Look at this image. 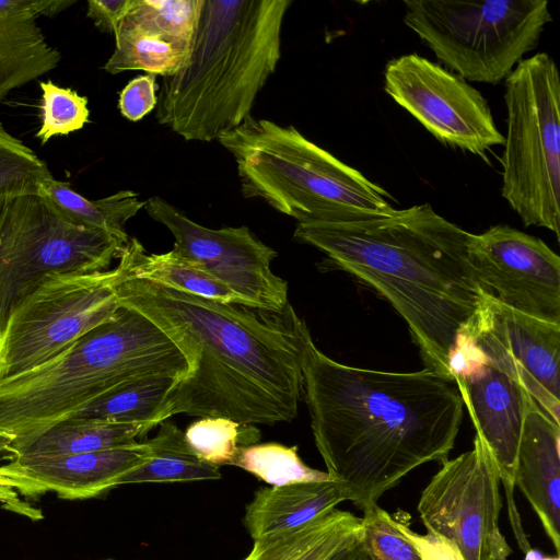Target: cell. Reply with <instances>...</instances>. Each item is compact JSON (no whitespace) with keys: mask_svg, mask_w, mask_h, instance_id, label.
Segmentation results:
<instances>
[{"mask_svg":"<svg viewBox=\"0 0 560 560\" xmlns=\"http://www.w3.org/2000/svg\"><path fill=\"white\" fill-rule=\"evenodd\" d=\"M113 290L119 305L154 323L189 363L152 428L177 413L254 425L296 417L311 332L290 303L273 313L136 278L115 279Z\"/></svg>","mask_w":560,"mask_h":560,"instance_id":"1","label":"cell"},{"mask_svg":"<svg viewBox=\"0 0 560 560\" xmlns=\"http://www.w3.org/2000/svg\"><path fill=\"white\" fill-rule=\"evenodd\" d=\"M303 395L329 477L362 512L419 466L448 459L464 405L453 380L429 369L388 372L337 362L311 336Z\"/></svg>","mask_w":560,"mask_h":560,"instance_id":"2","label":"cell"},{"mask_svg":"<svg viewBox=\"0 0 560 560\" xmlns=\"http://www.w3.org/2000/svg\"><path fill=\"white\" fill-rule=\"evenodd\" d=\"M469 234L423 203L298 223L293 237L385 299L406 322L424 368L452 380L450 355L486 292L468 258Z\"/></svg>","mask_w":560,"mask_h":560,"instance_id":"3","label":"cell"},{"mask_svg":"<svg viewBox=\"0 0 560 560\" xmlns=\"http://www.w3.org/2000/svg\"><path fill=\"white\" fill-rule=\"evenodd\" d=\"M290 0H203L184 66L164 77L155 117L188 141L210 142L252 116L281 57Z\"/></svg>","mask_w":560,"mask_h":560,"instance_id":"4","label":"cell"},{"mask_svg":"<svg viewBox=\"0 0 560 560\" xmlns=\"http://www.w3.org/2000/svg\"><path fill=\"white\" fill-rule=\"evenodd\" d=\"M188 371L183 351L154 323L120 305L56 357L0 378V456L117 387Z\"/></svg>","mask_w":560,"mask_h":560,"instance_id":"5","label":"cell"},{"mask_svg":"<svg viewBox=\"0 0 560 560\" xmlns=\"http://www.w3.org/2000/svg\"><path fill=\"white\" fill-rule=\"evenodd\" d=\"M234 158L246 198L298 223L341 222L394 210L392 196L294 126L247 117L218 140Z\"/></svg>","mask_w":560,"mask_h":560,"instance_id":"6","label":"cell"},{"mask_svg":"<svg viewBox=\"0 0 560 560\" xmlns=\"http://www.w3.org/2000/svg\"><path fill=\"white\" fill-rule=\"evenodd\" d=\"M502 197L525 226L560 233V77L546 52L505 78Z\"/></svg>","mask_w":560,"mask_h":560,"instance_id":"7","label":"cell"},{"mask_svg":"<svg viewBox=\"0 0 560 560\" xmlns=\"http://www.w3.org/2000/svg\"><path fill=\"white\" fill-rule=\"evenodd\" d=\"M404 23L447 70L498 84L537 47L552 21L546 0L404 1Z\"/></svg>","mask_w":560,"mask_h":560,"instance_id":"8","label":"cell"},{"mask_svg":"<svg viewBox=\"0 0 560 560\" xmlns=\"http://www.w3.org/2000/svg\"><path fill=\"white\" fill-rule=\"evenodd\" d=\"M126 245L72 222L39 191L0 196V330L48 275L106 271Z\"/></svg>","mask_w":560,"mask_h":560,"instance_id":"9","label":"cell"},{"mask_svg":"<svg viewBox=\"0 0 560 560\" xmlns=\"http://www.w3.org/2000/svg\"><path fill=\"white\" fill-rule=\"evenodd\" d=\"M116 277L115 268L48 275L0 330V378L40 365L112 318L120 306Z\"/></svg>","mask_w":560,"mask_h":560,"instance_id":"10","label":"cell"},{"mask_svg":"<svg viewBox=\"0 0 560 560\" xmlns=\"http://www.w3.org/2000/svg\"><path fill=\"white\" fill-rule=\"evenodd\" d=\"M500 476L483 440L441 464L422 490L418 513L427 530L452 540L465 560H506L512 548L500 530Z\"/></svg>","mask_w":560,"mask_h":560,"instance_id":"11","label":"cell"},{"mask_svg":"<svg viewBox=\"0 0 560 560\" xmlns=\"http://www.w3.org/2000/svg\"><path fill=\"white\" fill-rule=\"evenodd\" d=\"M384 90L445 145L486 159L487 151L504 143L482 94L416 52L386 63Z\"/></svg>","mask_w":560,"mask_h":560,"instance_id":"12","label":"cell"},{"mask_svg":"<svg viewBox=\"0 0 560 560\" xmlns=\"http://www.w3.org/2000/svg\"><path fill=\"white\" fill-rule=\"evenodd\" d=\"M148 214L175 238L172 252L197 265L243 298L249 307L280 313L288 302V284L271 270L277 252L248 228L202 226L161 197L145 201Z\"/></svg>","mask_w":560,"mask_h":560,"instance_id":"13","label":"cell"},{"mask_svg":"<svg viewBox=\"0 0 560 560\" xmlns=\"http://www.w3.org/2000/svg\"><path fill=\"white\" fill-rule=\"evenodd\" d=\"M450 373L476 435L487 445L504 487L514 537L525 553L532 548L514 500L515 468L529 394L495 368L477 346L458 334Z\"/></svg>","mask_w":560,"mask_h":560,"instance_id":"14","label":"cell"},{"mask_svg":"<svg viewBox=\"0 0 560 560\" xmlns=\"http://www.w3.org/2000/svg\"><path fill=\"white\" fill-rule=\"evenodd\" d=\"M459 334L560 423V324L517 312L485 292Z\"/></svg>","mask_w":560,"mask_h":560,"instance_id":"15","label":"cell"},{"mask_svg":"<svg viewBox=\"0 0 560 560\" xmlns=\"http://www.w3.org/2000/svg\"><path fill=\"white\" fill-rule=\"evenodd\" d=\"M467 253L482 289L503 305L560 324V257L506 224L469 234Z\"/></svg>","mask_w":560,"mask_h":560,"instance_id":"16","label":"cell"},{"mask_svg":"<svg viewBox=\"0 0 560 560\" xmlns=\"http://www.w3.org/2000/svg\"><path fill=\"white\" fill-rule=\"evenodd\" d=\"M203 0H137L119 23L115 50L103 69L144 70L170 77L185 63Z\"/></svg>","mask_w":560,"mask_h":560,"instance_id":"17","label":"cell"},{"mask_svg":"<svg viewBox=\"0 0 560 560\" xmlns=\"http://www.w3.org/2000/svg\"><path fill=\"white\" fill-rule=\"evenodd\" d=\"M148 441L90 453L30 460L11 459L0 465V474L26 499L55 492L67 500L98 497L117 487L127 471L150 456Z\"/></svg>","mask_w":560,"mask_h":560,"instance_id":"18","label":"cell"},{"mask_svg":"<svg viewBox=\"0 0 560 560\" xmlns=\"http://www.w3.org/2000/svg\"><path fill=\"white\" fill-rule=\"evenodd\" d=\"M560 423L528 396L515 468V486L560 552Z\"/></svg>","mask_w":560,"mask_h":560,"instance_id":"19","label":"cell"},{"mask_svg":"<svg viewBox=\"0 0 560 560\" xmlns=\"http://www.w3.org/2000/svg\"><path fill=\"white\" fill-rule=\"evenodd\" d=\"M348 501L334 479L271 486L257 490L246 505L244 525L252 539L303 526Z\"/></svg>","mask_w":560,"mask_h":560,"instance_id":"20","label":"cell"},{"mask_svg":"<svg viewBox=\"0 0 560 560\" xmlns=\"http://www.w3.org/2000/svg\"><path fill=\"white\" fill-rule=\"evenodd\" d=\"M33 0H0V102L56 69L61 54L37 24Z\"/></svg>","mask_w":560,"mask_h":560,"instance_id":"21","label":"cell"},{"mask_svg":"<svg viewBox=\"0 0 560 560\" xmlns=\"http://www.w3.org/2000/svg\"><path fill=\"white\" fill-rule=\"evenodd\" d=\"M362 528V517L334 509L303 526L255 539L243 560H327Z\"/></svg>","mask_w":560,"mask_h":560,"instance_id":"22","label":"cell"},{"mask_svg":"<svg viewBox=\"0 0 560 560\" xmlns=\"http://www.w3.org/2000/svg\"><path fill=\"white\" fill-rule=\"evenodd\" d=\"M118 259L117 280L144 279L203 299L248 306L224 283L172 250L148 254L137 238H130Z\"/></svg>","mask_w":560,"mask_h":560,"instance_id":"23","label":"cell"},{"mask_svg":"<svg viewBox=\"0 0 560 560\" xmlns=\"http://www.w3.org/2000/svg\"><path fill=\"white\" fill-rule=\"evenodd\" d=\"M149 432L145 423H112L70 418L18 447L8 458L30 460L129 446Z\"/></svg>","mask_w":560,"mask_h":560,"instance_id":"24","label":"cell"},{"mask_svg":"<svg viewBox=\"0 0 560 560\" xmlns=\"http://www.w3.org/2000/svg\"><path fill=\"white\" fill-rule=\"evenodd\" d=\"M149 458L117 480V487L129 483L187 482L218 480L219 467L201 460L188 446L184 432L173 422L163 421L158 434L148 440Z\"/></svg>","mask_w":560,"mask_h":560,"instance_id":"25","label":"cell"},{"mask_svg":"<svg viewBox=\"0 0 560 560\" xmlns=\"http://www.w3.org/2000/svg\"><path fill=\"white\" fill-rule=\"evenodd\" d=\"M68 219L85 228L100 230L128 243L125 231L126 222L135 217L145 201L132 190H119L102 199L91 200L70 187L66 182L52 176L45 179L38 187Z\"/></svg>","mask_w":560,"mask_h":560,"instance_id":"26","label":"cell"},{"mask_svg":"<svg viewBox=\"0 0 560 560\" xmlns=\"http://www.w3.org/2000/svg\"><path fill=\"white\" fill-rule=\"evenodd\" d=\"M182 377L184 376H156L126 384L91 401L70 418L112 423H145L150 431L153 429L152 420L167 394Z\"/></svg>","mask_w":560,"mask_h":560,"instance_id":"27","label":"cell"},{"mask_svg":"<svg viewBox=\"0 0 560 560\" xmlns=\"http://www.w3.org/2000/svg\"><path fill=\"white\" fill-rule=\"evenodd\" d=\"M232 466L240 467L271 486L330 479L326 471L308 467L298 454V446L276 442L240 447Z\"/></svg>","mask_w":560,"mask_h":560,"instance_id":"28","label":"cell"},{"mask_svg":"<svg viewBox=\"0 0 560 560\" xmlns=\"http://www.w3.org/2000/svg\"><path fill=\"white\" fill-rule=\"evenodd\" d=\"M191 451L203 462L220 467L232 465L240 447L258 443L259 430L222 417H205L184 432Z\"/></svg>","mask_w":560,"mask_h":560,"instance_id":"29","label":"cell"},{"mask_svg":"<svg viewBox=\"0 0 560 560\" xmlns=\"http://www.w3.org/2000/svg\"><path fill=\"white\" fill-rule=\"evenodd\" d=\"M51 176L47 164L0 121V196L38 191Z\"/></svg>","mask_w":560,"mask_h":560,"instance_id":"30","label":"cell"},{"mask_svg":"<svg viewBox=\"0 0 560 560\" xmlns=\"http://www.w3.org/2000/svg\"><path fill=\"white\" fill-rule=\"evenodd\" d=\"M40 127L35 137L44 145L55 136H67L89 122V100L69 88L40 81Z\"/></svg>","mask_w":560,"mask_h":560,"instance_id":"31","label":"cell"},{"mask_svg":"<svg viewBox=\"0 0 560 560\" xmlns=\"http://www.w3.org/2000/svg\"><path fill=\"white\" fill-rule=\"evenodd\" d=\"M362 538L373 560H421L416 548L392 523V514L378 504L363 512Z\"/></svg>","mask_w":560,"mask_h":560,"instance_id":"32","label":"cell"},{"mask_svg":"<svg viewBox=\"0 0 560 560\" xmlns=\"http://www.w3.org/2000/svg\"><path fill=\"white\" fill-rule=\"evenodd\" d=\"M156 75L148 73L132 79L119 93L118 108L130 121H138L156 107Z\"/></svg>","mask_w":560,"mask_h":560,"instance_id":"33","label":"cell"},{"mask_svg":"<svg viewBox=\"0 0 560 560\" xmlns=\"http://www.w3.org/2000/svg\"><path fill=\"white\" fill-rule=\"evenodd\" d=\"M393 526L416 548L421 560H465L458 547L450 539L427 530L421 535L413 532L402 517L392 515Z\"/></svg>","mask_w":560,"mask_h":560,"instance_id":"34","label":"cell"},{"mask_svg":"<svg viewBox=\"0 0 560 560\" xmlns=\"http://www.w3.org/2000/svg\"><path fill=\"white\" fill-rule=\"evenodd\" d=\"M136 1L137 0H89L86 15L98 30L115 34L119 23L133 8Z\"/></svg>","mask_w":560,"mask_h":560,"instance_id":"35","label":"cell"},{"mask_svg":"<svg viewBox=\"0 0 560 560\" xmlns=\"http://www.w3.org/2000/svg\"><path fill=\"white\" fill-rule=\"evenodd\" d=\"M0 505L15 514L25 516L32 521L43 518V513L39 509L34 508L26 500L21 499V495L15 491L11 485L0 474Z\"/></svg>","mask_w":560,"mask_h":560,"instance_id":"36","label":"cell"},{"mask_svg":"<svg viewBox=\"0 0 560 560\" xmlns=\"http://www.w3.org/2000/svg\"><path fill=\"white\" fill-rule=\"evenodd\" d=\"M363 529V528H362ZM327 560H373L370 552L368 551L363 538L362 532L351 542L339 549L337 552L331 555Z\"/></svg>","mask_w":560,"mask_h":560,"instance_id":"37","label":"cell"},{"mask_svg":"<svg viewBox=\"0 0 560 560\" xmlns=\"http://www.w3.org/2000/svg\"><path fill=\"white\" fill-rule=\"evenodd\" d=\"M34 9L39 15L52 18L71 7L74 0H33Z\"/></svg>","mask_w":560,"mask_h":560,"instance_id":"38","label":"cell"},{"mask_svg":"<svg viewBox=\"0 0 560 560\" xmlns=\"http://www.w3.org/2000/svg\"><path fill=\"white\" fill-rule=\"evenodd\" d=\"M524 560H560L559 556H546L540 550L536 548H530L525 552Z\"/></svg>","mask_w":560,"mask_h":560,"instance_id":"39","label":"cell"},{"mask_svg":"<svg viewBox=\"0 0 560 560\" xmlns=\"http://www.w3.org/2000/svg\"><path fill=\"white\" fill-rule=\"evenodd\" d=\"M104 560H113V559H104Z\"/></svg>","mask_w":560,"mask_h":560,"instance_id":"40","label":"cell"}]
</instances>
